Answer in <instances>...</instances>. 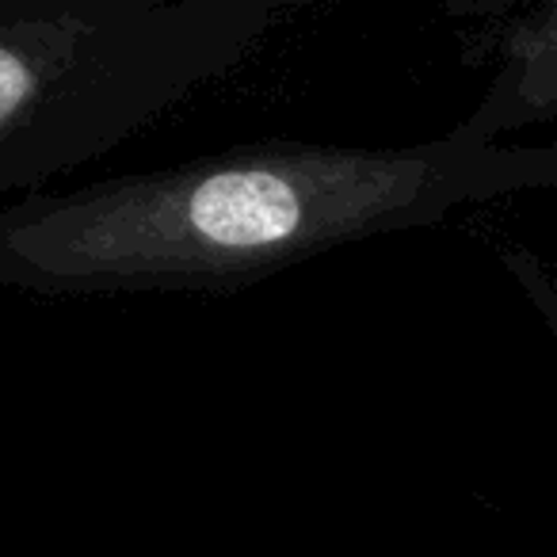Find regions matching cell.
Wrapping results in <instances>:
<instances>
[{"label":"cell","instance_id":"1","mask_svg":"<svg viewBox=\"0 0 557 557\" xmlns=\"http://www.w3.org/2000/svg\"><path fill=\"white\" fill-rule=\"evenodd\" d=\"M557 184V149L470 123L424 146L263 141L0 210V287L32 295L237 290L310 256Z\"/></svg>","mask_w":557,"mask_h":557},{"label":"cell","instance_id":"2","mask_svg":"<svg viewBox=\"0 0 557 557\" xmlns=\"http://www.w3.org/2000/svg\"><path fill=\"white\" fill-rule=\"evenodd\" d=\"M283 16L275 0H0V195L146 131Z\"/></svg>","mask_w":557,"mask_h":557},{"label":"cell","instance_id":"3","mask_svg":"<svg viewBox=\"0 0 557 557\" xmlns=\"http://www.w3.org/2000/svg\"><path fill=\"white\" fill-rule=\"evenodd\" d=\"M557 115V4L534 12L508 39L500 77L466 123L481 138L496 141L500 131Z\"/></svg>","mask_w":557,"mask_h":557}]
</instances>
